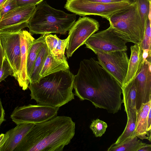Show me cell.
Listing matches in <instances>:
<instances>
[{"label": "cell", "mask_w": 151, "mask_h": 151, "mask_svg": "<svg viewBox=\"0 0 151 151\" xmlns=\"http://www.w3.org/2000/svg\"><path fill=\"white\" fill-rule=\"evenodd\" d=\"M18 6L17 0H6L0 5V20L6 13Z\"/></svg>", "instance_id": "28"}, {"label": "cell", "mask_w": 151, "mask_h": 151, "mask_svg": "<svg viewBox=\"0 0 151 151\" xmlns=\"http://www.w3.org/2000/svg\"><path fill=\"white\" fill-rule=\"evenodd\" d=\"M101 65L123 86L129 65V59L126 51L120 50L96 54Z\"/></svg>", "instance_id": "10"}, {"label": "cell", "mask_w": 151, "mask_h": 151, "mask_svg": "<svg viewBox=\"0 0 151 151\" xmlns=\"http://www.w3.org/2000/svg\"><path fill=\"white\" fill-rule=\"evenodd\" d=\"M59 38L55 35L47 34L45 37V42L51 52L55 50L58 45Z\"/></svg>", "instance_id": "30"}, {"label": "cell", "mask_w": 151, "mask_h": 151, "mask_svg": "<svg viewBox=\"0 0 151 151\" xmlns=\"http://www.w3.org/2000/svg\"><path fill=\"white\" fill-rule=\"evenodd\" d=\"M130 50L131 55L127 71L122 87L127 84L134 79L140 71L144 62L143 50L140 44H134L131 46Z\"/></svg>", "instance_id": "16"}, {"label": "cell", "mask_w": 151, "mask_h": 151, "mask_svg": "<svg viewBox=\"0 0 151 151\" xmlns=\"http://www.w3.org/2000/svg\"><path fill=\"white\" fill-rule=\"evenodd\" d=\"M122 88L124 111L127 114L130 109H137L136 104V92L134 80L122 87Z\"/></svg>", "instance_id": "22"}, {"label": "cell", "mask_w": 151, "mask_h": 151, "mask_svg": "<svg viewBox=\"0 0 151 151\" xmlns=\"http://www.w3.org/2000/svg\"><path fill=\"white\" fill-rule=\"evenodd\" d=\"M20 65L17 80L24 90H27L30 79L27 70V61L29 48L35 40L31 34L26 30H21L20 34Z\"/></svg>", "instance_id": "14"}, {"label": "cell", "mask_w": 151, "mask_h": 151, "mask_svg": "<svg viewBox=\"0 0 151 151\" xmlns=\"http://www.w3.org/2000/svg\"><path fill=\"white\" fill-rule=\"evenodd\" d=\"M137 5L141 20L145 27L146 22L150 13V0H133Z\"/></svg>", "instance_id": "24"}, {"label": "cell", "mask_w": 151, "mask_h": 151, "mask_svg": "<svg viewBox=\"0 0 151 151\" xmlns=\"http://www.w3.org/2000/svg\"><path fill=\"white\" fill-rule=\"evenodd\" d=\"M48 53V48L45 42L34 62L32 71L29 77L30 83L38 82L41 78L40 73Z\"/></svg>", "instance_id": "20"}, {"label": "cell", "mask_w": 151, "mask_h": 151, "mask_svg": "<svg viewBox=\"0 0 151 151\" xmlns=\"http://www.w3.org/2000/svg\"><path fill=\"white\" fill-rule=\"evenodd\" d=\"M6 0H0V5Z\"/></svg>", "instance_id": "38"}, {"label": "cell", "mask_w": 151, "mask_h": 151, "mask_svg": "<svg viewBox=\"0 0 151 151\" xmlns=\"http://www.w3.org/2000/svg\"><path fill=\"white\" fill-rule=\"evenodd\" d=\"M108 20L118 35L127 42L141 43L145 27L135 3L132 1L129 6L112 15Z\"/></svg>", "instance_id": "5"}, {"label": "cell", "mask_w": 151, "mask_h": 151, "mask_svg": "<svg viewBox=\"0 0 151 151\" xmlns=\"http://www.w3.org/2000/svg\"><path fill=\"white\" fill-rule=\"evenodd\" d=\"M108 125L104 122L97 119L93 120L91 124L90 128L96 137H101L105 133Z\"/></svg>", "instance_id": "27"}, {"label": "cell", "mask_w": 151, "mask_h": 151, "mask_svg": "<svg viewBox=\"0 0 151 151\" xmlns=\"http://www.w3.org/2000/svg\"><path fill=\"white\" fill-rule=\"evenodd\" d=\"M68 39V37L64 40L59 39L56 49L52 53L55 58L58 60L65 63H68L65 55V52Z\"/></svg>", "instance_id": "26"}, {"label": "cell", "mask_w": 151, "mask_h": 151, "mask_svg": "<svg viewBox=\"0 0 151 151\" xmlns=\"http://www.w3.org/2000/svg\"><path fill=\"white\" fill-rule=\"evenodd\" d=\"M44 0H17L18 6L27 5H37Z\"/></svg>", "instance_id": "31"}, {"label": "cell", "mask_w": 151, "mask_h": 151, "mask_svg": "<svg viewBox=\"0 0 151 151\" xmlns=\"http://www.w3.org/2000/svg\"><path fill=\"white\" fill-rule=\"evenodd\" d=\"M127 42L122 38L111 25L107 29L91 35L84 43L95 54L127 50Z\"/></svg>", "instance_id": "8"}, {"label": "cell", "mask_w": 151, "mask_h": 151, "mask_svg": "<svg viewBox=\"0 0 151 151\" xmlns=\"http://www.w3.org/2000/svg\"><path fill=\"white\" fill-rule=\"evenodd\" d=\"M151 62L145 60L142 67L134 79L136 88V108L151 100Z\"/></svg>", "instance_id": "13"}, {"label": "cell", "mask_w": 151, "mask_h": 151, "mask_svg": "<svg viewBox=\"0 0 151 151\" xmlns=\"http://www.w3.org/2000/svg\"><path fill=\"white\" fill-rule=\"evenodd\" d=\"M74 75L69 69L42 77L30 83L31 99L37 104L59 108L74 99Z\"/></svg>", "instance_id": "3"}, {"label": "cell", "mask_w": 151, "mask_h": 151, "mask_svg": "<svg viewBox=\"0 0 151 151\" xmlns=\"http://www.w3.org/2000/svg\"><path fill=\"white\" fill-rule=\"evenodd\" d=\"M8 131V137L0 151H14L35 124L25 123L17 124Z\"/></svg>", "instance_id": "15"}, {"label": "cell", "mask_w": 151, "mask_h": 151, "mask_svg": "<svg viewBox=\"0 0 151 151\" xmlns=\"http://www.w3.org/2000/svg\"><path fill=\"white\" fill-rule=\"evenodd\" d=\"M151 28L150 13L146 22L144 35L142 40L140 44L143 50H151Z\"/></svg>", "instance_id": "25"}, {"label": "cell", "mask_w": 151, "mask_h": 151, "mask_svg": "<svg viewBox=\"0 0 151 151\" xmlns=\"http://www.w3.org/2000/svg\"><path fill=\"white\" fill-rule=\"evenodd\" d=\"M151 108V100L142 104L137 109L135 128L136 136L142 139H147L151 141V131L147 130V118L149 110Z\"/></svg>", "instance_id": "17"}, {"label": "cell", "mask_w": 151, "mask_h": 151, "mask_svg": "<svg viewBox=\"0 0 151 151\" xmlns=\"http://www.w3.org/2000/svg\"><path fill=\"white\" fill-rule=\"evenodd\" d=\"M99 22L94 19L80 17L69 30L66 51L68 58L84 44L88 38L99 29Z\"/></svg>", "instance_id": "9"}, {"label": "cell", "mask_w": 151, "mask_h": 151, "mask_svg": "<svg viewBox=\"0 0 151 151\" xmlns=\"http://www.w3.org/2000/svg\"><path fill=\"white\" fill-rule=\"evenodd\" d=\"M20 31L14 33H0V40L5 58L13 70V76L17 80L20 65Z\"/></svg>", "instance_id": "12"}, {"label": "cell", "mask_w": 151, "mask_h": 151, "mask_svg": "<svg viewBox=\"0 0 151 151\" xmlns=\"http://www.w3.org/2000/svg\"><path fill=\"white\" fill-rule=\"evenodd\" d=\"M146 143L138 139L137 137H129L121 142L112 144L108 149V151H138Z\"/></svg>", "instance_id": "21"}, {"label": "cell", "mask_w": 151, "mask_h": 151, "mask_svg": "<svg viewBox=\"0 0 151 151\" xmlns=\"http://www.w3.org/2000/svg\"><path fill=\"white\" fill-rule=\"evenodd\" d=\"M36 6H18L6 13L0 20V33H14L27 27Z\"/></svg>", "instance_id": "11"}, {"label": "cell", "mask_w": 151, "mask_h": 151, "mask_svg": "<svg viewBox=\"0 0 151 151\" xmlns=\"http://www.w3.org/2000/svg\"><path fill=\"white\" fill-rule=\"evenodd\" d=\"M71 117L56 116L35 124L14 151H62L75 134Z\"/></svg>", "instance_id": "2"}, {"label": "cell", "mask_w": 151, "mask_h": 151, "mask_svg": "<svg viewBox=\"0 0 151 151\" xmlns=\"http://www.w3.org/2000/svg\"><path fill=\"white\" fill-rule=\"evenodd\" d=\"M76 19V14H68L55 9L46 1H43L37 5L27 27L32 34L55 33L65 35L70 29Z\"/></svg>", "instance_id": "4"}, {"label": "cell", "mask_w": 151, "mask_h": 151, "mask_svg": "<svg viewBox=\"0 0 151 151\" xmlns=\"http://www.w3.org/2000/svg\"><path fill=\"white\" fill-rule=\"evenodd\" d=\"M48 50L49 53L40 73L41 77L61 70L69 69L68 63L58 60L49 48Z\"/></svg>", "instance_id": "18"}, {"label": "cell", "mask_w": 151, "mask_h": 151, "mask_svg": "<svg viewBox=\"0 0 151 151\" xmlns=\"http://www.w3.org/2000/svg\"><path fill=\"white\" fill-rule=\"evenodd\" d=\"M74 88L75 96L81 100L89 101L96 108L112 114L121 109V85L94 58L81 61L74 76Z\"/></svg>", "instance_id": "1"}, {"label": "cell", "mask_w": 151, "mask_h": 151, "mask_svg": "<svg viewBox=\"0 0 151 151\" xmlns=\"http://www.w3.org/2000/svg\"><path fill=\"white\" fill-rule=\"evenodd\" d=\"M47 34L42 35L38 38L35 40L29 48L27 61V70L29 78L35 60L45 42V37Z\"/></svg>", "instance_id": "19"}, {"label": "cell", "mask_w": 151, "mask_h": 151, "mask_svg": "<svg viewBox=\"0 0 151 151\" xmlns=\"http://www.w3.org/2000/svg\"><path fill=\"white\" fill-rule=\"evenodd\" d=\"M59 108L37 104L16 107L10 118L17 124H39L57 116Z\"/></svg>", "instance_id": "7"}, {"label": "cell", "mask_w": 151, "mask_h": 151, "mask_svg": "<svg viewBox=\"0 0 151 151\" xmlns=\"http://www.w3.org/2000/svg\"><path fill=\"white\" fill-rule=\"evenodd\" d=\"M13 70L8 61L5 58L0 69V83L9 76H13Z\"/></svg>", "instance_id": "29"}, {"label": "cell", "mask_w": 151, "mask_h": 151, "mask_svg": "<svg viewBox=\"0 0 151 151\" xmlns=\"http://www.w3.org/2000/svg\"><path fill=\"white\" fill-rule=\"evenodd\" d=\"M8 137V133L7 131L5 134H0V148L3 146Z\"/></svg>", "instance_id": "34"}, {"label": "cell", "mask_w": 151, "mask_h": 151, "mask_svg": "<svg viewBox=\"0 0 151 151\" xmlns=\"http://www.w3.org/2000/svg\"><path fill=\"white\" fill-rule=\"evenodd\" d=\"M5 56L0 40V69L1 68Z\"/></svg>", "instance_id": "35"}, {"label": "cell", "mask_w": 151, "mask_h": 151, "mask_svg": "<svg viewBox=\"0 0 151 151\" xmlns=\"http://www.w3.org/2000/svg\"><path fill=\"white\" fill-rule=\"evenodd\" d=\"M151 108L150 109L147 118V130L151 131Z\"/></svg>", "instance_id": "36"}, {"label": "cell", "mask_w": 151, "mask_h": 151, "mask_svg": "<svg viewBox=\"0 0 151 151\" xmlns=\"http://www.w3.org/2000/svg\"><path fill=\"white\" fill-rule=\"evenodd\" d=\"M130 0L120 2L103 3L87 0H67L64 7L68 10L80 16H99L109 20L118 11L129 6Z\"/></svg>", "instance_id": "6"}, {"label": "cell", "mask_w": 151, "mask_h": 151, "mask_svg": "<svg viewBox=\"0 0 151 151\" xmlns=\"http://www.w3.org/2000/svg\"><path fill=\"white\" fill-rule=\"evenodd\" d=\"M91 2H97L103 3H111L128 1L130 0H87Z\"/></svg>", "instance_id": "32"}, {"label": "cell", "mask_w": 151, "mask_h": 151, "mask_svg": "<svg viewBox=\"0 0 151 151\" xmlns=\"http://www.w3.org/2000/svg\"><path fill=\"white\" fill-rule=\"evenodd\" d=\"M5 111L2 106L0 99V128L1 124L5 120Z\"/></svg>", "instance_id": "33"}, {"label": "cell", "mask_w": 151, "mask_h": 151, "mask_svg": "<svg viewBox=\"0 0 151 151\" xmlns=\"http://www.w3.org/2000/svg\"><path fill=\"white\" fill-rule=\"evenodd\" d=\"M138 151H151V145L146 143Z\"/></svg>", "instance_id": "37"}, {"label": "cell", "mask_w": 151, "mask_h": 151, "mask_svg": "<svg viewBox=\"0 0 151 151\" xmlns=\"http://www.w3.org/2000/svg\"><path fill=\"white\" fill-rule=\"evenodd\" d=\"M137 110V109H131L127 114V120L126 126L115 144L118 143L127 138L137 136L135 131Z\"/></svg>", "instance_id": "23"}]
</instances>
